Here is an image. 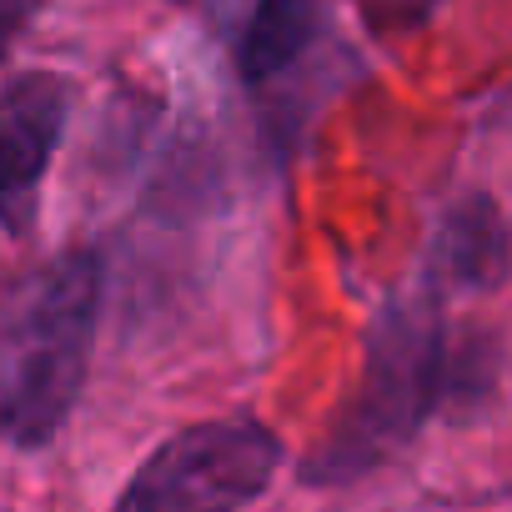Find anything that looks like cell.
Returning a JSON list of instances; mask_svg holds the SVG:
<instances>
[{
    "mask_svg": "<svg viewBox=\"0 0 512 512\" xmlns=\"http://www.w3.org/2000/svg\"><path fill=\"white\" fill-rule=\"evenodd\" d=\"M101 312V256L61 251L0 292V432L21 447L51 442L91 367Z\"/></svg>",
    "mask_w": 512,
    "mask_h": 512,
    "instance_id": "obj_1",
    "label": "cell"
},
{
    "mask_svg": "<svg viewBox=\"0 0 512 512\" xmlns=\"http://www.w3.org/2000/svg\"><path fill=\"white\" fill-rule=\"evenodd\" d=\"M442 367H447V352H442L437 317L417 312V307L387 312V322L372 342V357H367L362 392H357L352 412L342 417V427L332 432L322 462H312V472L342 477V472L377 462L392 442H402L437 407Z\"/></svg>",
    "mask_w": 512,
    "mask_h": 512,
    "instance_id": "obj_2",
    "label": "cell"
},
{
    "mask_svg": "<svg viewBox=\"0 0 512 512\" xmlns=\"http://www.w3.org/2000/svg\"><path fill=\"white\" fill-rule=\"evenodd\" d=\"M277 437L256 422H201L156 447L116 512H241L277 472Z\"/></svg>",
    "mask_w": 512,
    "mask_h": 512,
    "instance_id": "obj_3",
    "label": "cell"
},
{
    "mask_svg": "<svg viewBox=\"0 0 512 512\" xmlns=\"http://www.w3.org/2000/svg\"><path fill=\"white\" fill-rule=\"evenodd\" d=\"M317 31V0H256V11L241 31L236 66L246 81H267L287 71Z\"/></svg>",
    "mask_w": 512,
    "mask_h": 512,
    "instance_id": "obj_5",
    "label": "cell"
},
{
    "mask_svg": "<svg viewBox=\"0 0 512 512\" xmlns=\"http://www.w3.org/2000/svg\"><path fill=\"white\" fill-rule=\"evenodd\" d=\"M437 256L452 282H467V287L497 282L507 267V236H502V221L492 216V206L472 201L467 211H457L437 236Z\"/></svg>",
    "mask_w": 512,
    "mask_h": 512,
    "instance_id": "obj_6",
    "label": "cell"
},
{
    "mask_svg": "<svg viewBox=\"0 0 512 512\" xmlns=\"http://www.w3.org/2000/svg\"><path fill=\"white\" fill-rule=\"evenodd\" d=\"M71 116V86L51 71L16 76L0 91V221L11 231L31 226L36 186L61 146Z\"/></svg>",
    "mask_w": 512,
    "mask_h": 512,
    "instance_id": "obj_4",
    "label": "cell"
},
{
    "mask_svg": "<svg viewBox=\"0 0 512 512\" xmlns=\"http://www.w3.org/2000/svg\"><path fill=\"white\" fill-rule=\"evenodd\" d=\"M36 11H41V0H0V56L16 46V36L31 26Z\"/></svg>",
    "mask_w": 512,
    "mask_h": 512,
    "instance_id": "obj_7",
    "label": "cell"
}]
</instances>
